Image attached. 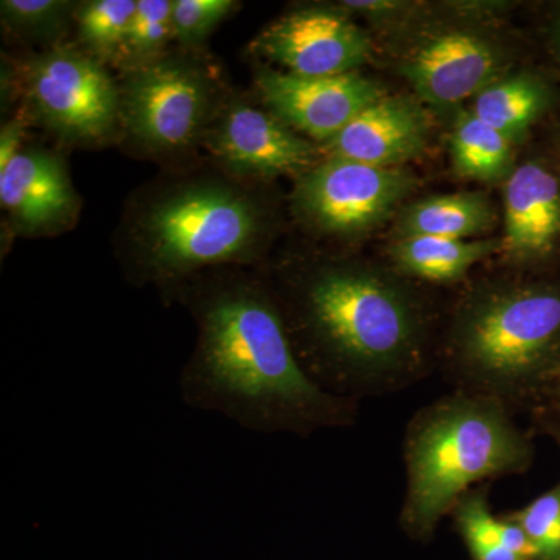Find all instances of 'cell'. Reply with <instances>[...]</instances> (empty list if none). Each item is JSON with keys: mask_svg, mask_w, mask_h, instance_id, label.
<instances>
[{"mask_svg": "<svg viewBox=\"0 0 560 560\" xmlns=\"http://www.w3.org/2000/svg\"><path fill=\"white\" fill-rule=\"evenodd\" d=\"M0 202L16 230L28 235L69 228L80 202L60 158L44 150H22L0 171Z\"/></svg>", "mask_w": 560, "mask_h": 560, "instance_id": "obj_13", "label": "cell"}, {"mask_svg": "<svg viewBox=\"0 0 560 560\" xmlns=\"http://www.w3.org/2000/svg\"><path fill=\"white\" fill-rule=\"evenodd\" d=\"M495 221L497 212L485 195L460 191L412 202L401 212L399 234L477 241L492 230Z\"/></svg>", "mask_w": 560, "mask_h": 560, "instance_id": "obj_16", "label": "cell"}, {"mask_svg": "<svg viewBox=\"0 0 560 560\" xmlns=\"http://www.w3.org/2000/svg\"><path fill=\"white\" fill-rule=\"evenodd\" d=\"M504 249L517 260H544L560 245V175L544 161L514 168L504 187Z\"/></svg>", "mask_w": 560, "mask_h": 560, "instance_id": "obj_15", "label": "cell"}, {"mask_svg": "<svg viewBox=\"0 0 560 560\" xmlns=\"http://www.w3.org/2000/svg\"><path fill=\"white\" fill-rule=\"evenodd\" d=\"M456 528L474 560H525L506 550L501 540V518L490 512L485 490H470L453 508Z\"/></svg>", "mask_w": 560, "mask_h": 560, "instance_id": "obj_22", "label": "cell"}, {"mask_svg": "<svg viewBox=\"0 0 560 560\" xmlns=\"http://www.w3.org/2000/svg\"><path fill=\"white\" fill-rule=\"evenodd\" d=\"M429 114L407 97H382L324 143L327 158L399 168L429 145Z\"/></svg>", "mask_w": 560, "mask_h": 560, "instance_id": "obj_14", "label": "cell"}, {"mask_svg": "<svg viewBox=\"0 0 560 560\" xmlns=\"http://www.w3.org/2000/svg\"><path fill=\"white\" fill-rule=\"evenodd\" d=\"M215 86L200 65L162 57L128 70L120 121L143 149L172 153L197 142L215 116Z\"/></svg>", "mask_w": 560, "mask_h": 560, "instance_id": "obj_6", "label": "cell"}, {"mask_svg": "<svg viewBox=\"0 0 560 560\" xmlns=\"http://www.w3.org/2000/svg\"><path fill=\"white\" fill-rule=\"evenodd\" d=\"M260 57L300 77L355 72L371 55V39L348 14L302 9L268 25L250 44Z\"/></svg>", "mask_w": 560, "mask_h": 560, "instance_id": "obj_9", "label": "cell"}, {"mask_svg": "<svg viewBox=\"0 0 560 560\" xmlns=\"http://www.w3.org/2000/svg\"><path fill=\"white\" fill-rule=\"evenodd\" d=\"M499 249V242L456 238L400 237L394 245V264L404 275L434 283L458 282L478 261Z\"/></svg>", "mask_w": 560, "mask_h": 560, "instance_id": "obj_18", "label": "cell"}, {"mask_svg": "<svg viewBox=\"0 0 560 560\" xmlns=\"http://www.w3.org/2000/svg\"><path fill=\"white\" fill-rule=\"evenodd\" d=\"M136 9V0H91L83 3L75 13L80 39L103 60H116Z\"/></svg>", "mask_w": 560, "mask_h": 560, "instance_id": "obj_21", "label": "cell"}, {"mask_svg": "<svg viewBox=\"0 0 560 560\" xmlns=\"http://www.w3.org/2000/svg\"><path fill=\"white\" fill-rule=\"evenodd\" d=\"M272 291L302 366L335 396L400 388L425 370L422 302L394 276L324 261L287 272Z\"/></svg>", "mask_w": 560, "mask_h": 560, "instance_id": "obj_2", "label": "cell"}, {"mask_svg": "<svg viewBox=\"0 0 560 560\" xmlns=\"http://www.w3.org/2000/svg\"><path fill=\"white\" fill-rule=\"evenodd\" d=\"M259 202L215 180L184 184L150 202L132 228L130 278L172 298L206 268L248 264L264 237Z\"/></svg>", "mask_w": 560, "mask_h": 560, "instance_id": "obj_5", "label": "cell"}, {"mask_svg": "<svg viewBox=\"0 0 560 560\" xmlns=\"http://www.w3.org/2000/svg\"><path fill=\"white\" fill-rule=\"evenodd\" d=\"M416 184L401 168L327 158L298 179L293 209L312 230L349 237L382 224Z\"/></svg>", "mask_w": 560, "mask_h": 560, "instance_id": "obj_7", "label": "cell"}, {"mask_svg": "<svg viewBox=\"0 0 560 560\" xmlns=\"http://www.w3.org/2000/svg\"><path fill=\"white\" fill-rule=\"evenodd\" d=\"M73 3L61 0H3V25L25 39L57 38L65 31Z\"/></svg>", "mask_w": 560, "mask_h": 560, "instance_id": "obj_23", "label": "cell"}, {"mask_svg": "<svg viewBox=\"0 0 560 560\" xmlns=\"http://www.w3.org/2000/svg\"><path fill=\"white\" fill-rule=\"evenodd\" d=\"M530 460L533 445L504 401L470 390L434 401L412 418L405 436L401 525L425 539L471 486L522 474Z\"/></svg>", "mask_w": 560, "mask_h": 560, "instance_id": "obj_3", "label": "cell"}, {"mask_svg": "<svg viewBox=\"0 0 560 560\" xmlns=\"http://www.w3.org/2000/svg\"><path fill=\"white\" fill-rule=\"evenodd\" d=\"M22 136H24V127L20 121H13L2 128V132H0V171L21 153Z\"/></svg>", "mask_w": 560, "mask_h": 560, "instance_id": "obj_26", "label": "cell"}, {"mask_svg": "<svg viewBox=\"0 0 560 560\" xmlns=\"http://www.w3.org/2000/svg\"><path fill=\"white\" fill-rule=\"evenodd\" d=\"M399 2H386V0H370V2H361V0H353V2H342L341 7L345 11H355L361 14H372L378 16L383 13H393V11L401 9Z\"/></svg>", "mask_w": 560, "mask_h": 560, "instance_id": "obj_27", "label": "cell"}, {"mask_svg": "<svg viewBox=\"0 0 560 560\" xmlns=\"http://www.w3.org/2000/svg\"><path fill=\"white\" fill-rule=\"evenodd\" d=\"M552 94L550 84L536 73H514L501 77L482 90L470 110L517 143L551 108Z\"/></svg>", "mask_w": 560, "mask_h": 560, "instance_id": "obj_17", "label": "cell"}, {"mask_svg": "<svg viewBox=\"0 0 560 560\" xmlns=\"http://www.w3.org/2000/svg\"><path fill=\"white\" fill-rule=\"evenodd\" d=\"M510 517L525 530L537 560H560V482Z\"/></svg>", "mask_w": 560, "mask_h": 560, "instance_id": "obj_24", "label": "cell"}, {"mask_svg": "<svg viewBox=\"0 0 560 560\" xmlns=\"http://www.w3.org/2000/svg\"><path fill=\"white\" fill-rule=\"evenodd\" d=\"M261 102L291 130L326 143L385 97L381 84L360 73L300 77L265 70L256 80Z\"/></svg>", "mask_w": 560, "mask_h": 560, "instance_id": "obj_11", "label": "cell"}, {"mask_svg": "<svg viewBox=\"0 0 560 560\" xmlns=\"http://www.w3.org/2000/svg\"><path fill=\"white\" fill-rule=\"evenodd\" d=\"M173 296L198 327L178 381L180 400L191 410L215 412L253 433L301 438L355 422V400L324 389L302 366L264 280L201 272Z\"/></svg>", "mask_w": 560, "mask_h": 560, "instance_id": "obj_1", "label": "cell"}, {"mask_svg": "<svg viewBox=\"0 0 560 560\" xmlns=\"http://www.w3.org/2000/svg\"><path fill=\"white\" fill-rule=\"evenodd\" d=\"M237 3L231 0H176L173 2V38L183 46H200Z\"/></svg>", "mask_w": 560, "mask_h": 560, "instance_id": "obj_25", "label": "cell"}, {"mask_svg": "<svg viewBox=\"0 0 560 560\" xmlns=\"http://www.w3.org/2000/svg\"><path fill=\"white\" fill-rule=\"evenodd\" d=\"M448 360L470 393L508 404L560 370V287L506 282L482 287L460 304Z\"/></svg>", "mask_w": 560, "mask_h": 560, "instance_id": "obj_4", "label": "cell"}, {"mask_svg": "<svg viewBox=\"0 0 560 560\" xmlns=\"http://www.w3.org/2000/svg\"><path fill=\"white\" fill-rule=\"evenodd\" d=\"M558 440H559V442H560V433H558Z\"/></svg>", "mask_w": 560, "mask_h": 560, "instance_id": "obj_30", "label": "cell"}, {"mask_svg": "<svg viewBox=\"0 0 560 560\" xmlns=\"http://www.w3.org/2000/svg\"><path fill=\"white\" fill-rule=\"evenodd\" d=\"M558 381H559V393H560V370L558 372Z\"/></svg>", "mask_w": 560, "mask_h": 560, "instance_id": "obj_29", "label": "cell"}, {"mask_svg": "<svg viewBox=\"0 0 560 560\" xmlns=\"http://www.w3.org/2000/svg\"><path fill=\"white\" fill-rule=\"evenodd\" d=\"M552 36H555L556 55H558L560 61V11L558 18H556L555 32H552Z\"/></svg>", "mask_w": 560, "mask_h": 560, "instance_id": "obj_28", "label": "cell"}, {"mask_svg": "<svg viewBox=\"0 0 560 560\" xmlns=\"http://www.w3.org/2000/svg\"><path fill=\"white\" fill-rule=\"evenodd\" d=\"M202 139L220 164L238 176L301 178L316 165V150L307 139L270 110L246 103L217 109Z\"/></svg>", "mask_w": 560, "mask_h": 560, "instance_id": "obj_10", "label": "cell"}, {"mask_svg": "<svg viewBox=\"0 0 560 560\" xmlns=\"http://www.w3.org/2000/svg\"><path fill=\"white\" fill-rule=\"evenodd\" d=\"M503 51L480 33H441L412 51L401 73L416 94L433 108H456L501 79Z\"/></svg>", "mask_w": 560, "mask_h": 560, "instance_id": "obj_12", "label": "cell"}, {"mask_svg": "<svg viewBox=\"0 0 560 560\" xmlns=\"http://www.w3.org/2000/svg\"><path fill=\"white\" fill-rule=\"evenodd\" d=\"M172 14L171 0H139L116 60L127 70L161 60L168 39L173 38Z\"/></svg>", "mask_w": 560, "mask_h": 560, "instance_id": "obj_20", "label": "cell"}, {"mask_svg": "<svg viewBox=\"0 0 560 560\" xmlns=\"http://www.w3.org/2000/svg\"><path fill=\"white\" fill-rule=\"evenodd\" d=\"M514 142L478 119L471 110H460L451 135L453 167L464 178L482 183L508 179L514 172Z\"/></svg>", "mask_w": 560, "mask_h": 560, "instance_id": "obj_19", "label": "cell"}, {"mask_svg": "<svg viewBox=\"0 0 560 560\" xmlns=\"http://www.w3.org/2000/svg\"><path fill=\"white\" fill-rule=\"evenodd\" d=\"M559 149H560V139H559Z\"/></svg>", "mask_w": 560, "mask_h": 560, "instance_id": "obj_31", "label": "cell"}, {"mask_svg": "<svg viewBox=\"0 0 560 560\" xmlns=\"http://www.w3.org/2000/svg\"><path fill=\"white\" fill-rule=\"evenodd\" d=\"M24 88L36 116L61 138L105 139L120 120V94L95 58L73 49L35 55L24 66Z\"/></svg>", "mask_w": 560, "mask_h": 560, "instance_id": "obj_8", "label": "cell"}]
</instances>
